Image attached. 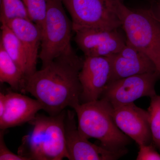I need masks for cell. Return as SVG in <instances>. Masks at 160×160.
<instances>
[{
	"instance_id": "6da1fadb",
	"label": "cell",
	"mask_w": 160,
	"mask_h": 160,
	"mask_svg": "<svg viewBox=\"0 0 160 160\" xmlns=\"http://www.w3.org/2000/svg\"><path fill=\"white\" fill-rule=\"evenodd\" d=\"M76 53L56 58L27 79L25 92L41 103L49 115L60 114L67 107L81 104L79 73L83 62Z\"/></svg>"
},
{
	"instance_id": "7a4b0ae2",
	"label": "cell",
	"mask_w": 160,
	"mask_h": 160,
	"mask_svg": "<svg viewBox=\"0 0 160 160\" xmlns=\"http://www.w3.org/2000/svg\"><path fill=\"white\" fill-rule=\"evenodd\" d=\"M66 111L55 116L37 114L29 122L32 129L23 138L18 154L29 160H69L64 127Z\"/></svg>"
},
{
	"instance_id": "3957f363",
	"label": "cell",
	"mask_w": 160,
	"mask_h": 160,
	"mask_svg": "<svg viewBox=\"0 0 160 160\" xmlns=\"http://www.w3.org/2000/svg\"><path fill=\"white\" fill-rule=\"evenodd\" d=\"M78 127L87 138H95L110 151L127 153L130 138L121 131L113 119L112 107L102 99L80 104L74 108Z\"/></svg>"
},
{
	"instance_id": "277c9868",
	"label": "cell",
	"mask_w": 160,
	"mask_h": 160,
	"mask_svg": "<svg viewBox=\"0 0 160 160\" xmlns=\"http://www.w3.org/2000/svg\"><path fill=\"white\" fill-rule=\"evenodd\" d=\"M119 11L127 42L149 58L160 74V22L149 9H131L122 1Z\"/></svg>"
},
{
	"instance_id": "5b68a950",
	"label": "cell",
	"mask_w": 160,
	"mask_h": 160,
	"mask_svg": "<svg viewBox=\"0 0 160 160\" xmlns=\"http://www.w3.org/2000/svg\"><path fill=\"white\" fill-rule=\"evenodd\" d=\"M47 9L42 27L39 58L42 67L57 58L74 54L71 46L72 22L64 9L62 0H47Z\"/></svg>"
},
{
	"instance_id": "8992f818",
	"label": "cell",
	"mask_w": 160,
	"mask_h": 160,
	"mask_svg": "<svg viewBox=\"0 0 160 160\" xmlns=\"http://www.w3.org/2000/svg\"><path fill=\"white\" fill-rule=\"evenodd\" d=\"M121 0H62L69 12L74 32L82 28L108 30L122 27L119 6Z\"/></svg>"
},
{
	"instance_id": "52a82bcc",
	"label": "cell",
	"mask_w": 160,
	"mask_h": 160,
	"mask_svg": "<svg viewBox=\"0 0 160 160\" xmlns=\"http://www.w3.org/2000/svg\"><path fill=\"white\" fill-rule=\"evenodd\" d=\"M160 78L158 72L136 75L108 83L100 99L112 107L134 102L140 98L156 95L155 85Z\"/></svg>"
},
{
	"instance_id": "ba28073f",
	"label": "cell",
	"mask_w": 160,
	"mask_h": 160,
	"mask_svg": "<svg viewBox=\"0 0 160 160\" xmlns=\"http://www.w3.org/2000/svg\"><path fill=\"white\" fill-rule=\"evenodd\" d=\"M121 28L77 29L73 32L75 41L85 57H108L119 52L127 43L126 34Z\"/></svg>"
},
{
	"instance_id": "9c48e42d",
	"label": "cell",
	"mask_w": 160,
	"mask_h": 160,
	"mask_svg": "<svg viewBox=\"0 0 160 160\" xmlns=\"http://www.w3.org/2000/svg\"><path fill=\"white\" fill-rule=\"evenodd\" d=\"M76 112L67 109L64 119L65 138L69 160H115L126 153L108 150L89 142L81 134L75 119Z\"/></svg>"
},
{
	"instance_id": "30bf717a",
	"label": "cell",
	"mask_w": 160,
	"mask_h": 160,
	"mask_svg": "<svg viewBox=\"0 0 160 160\" xmlns=\"http://www.w3.org/2000/svg\"><path fill=\"white\" fill-rule=\"evenodd\" d=\"M111 71L109 57H85L79 73L81 104L100 99L109 83Z\"/></svg>"
},
{
	"instance_id": "8fae6325",
	"label": "cell",
	"mask_w": 160,
	"mask_h": 160,
	"mask_svg": "<svg viewBox=\"0 0 160 160\" xmlns=\"http://www.w3.org/2000/svg\"><path fill=\"white\" fill-rule=\"evenodd\" d=\"M112 116L119 129L139 146L152 141L149 112L134 102L112 107Z\"/></svg>"
},
{
	"instance_id": "7c38bea8",
	"label": "cell",
	"mask_w": 160,
	"mask_h": 160,
	"mask_svg": "<svg viewBox=\"0 0 160 160\" xmlns=\"http://www.w3.org/2000/svg\"><path fill=\"white\" fill-rule=\"evenodd\" d=\"M109 57L111 71L108 83L132 76L157 71L150 59L127 41L119 52Z\"/></svg>"
},
{
	"instance_id": "4fadbf2b",
	"label": "cell",
	"mask_w": 160,
	"mask_h": 160,
	"mask_svg": "<svg viewBox=\"0 0 160 160\" xmlns=\"http://www.w3.org/2000/svg\"><path fill=\"white\" fill-rule=\"evenodd\" d=\"M5 112L0 118V129L21 126L33 119L38 112L43 109L42 106L36 99H32L14 92L6 94Z\"/></svg>"
},
{
	"instance_id": "5bb4252c",
	"label": "cell",
	"mask_w": 160,
	"mask_h": 160,
	"mask_svg": "<svg viewBox=\"0 0 160 160\" xmlns=\"http://www.w3.org/2000/svg\"><path fill=\"white\" fill-rule=\"evenodd\" d=\"M1 22L7 24L24 47L27 58V79L37 70L39 49L42 42V29L31 20L24 18H17Z\"/></svg>"
},
{
	"instance_id": "9a60e30c",
	"label": "cell",
	"mask_w": 160,
	"mask_h": 160,
	"mask_svg": "<svg viewBox=\"0 0 160 160\" xmlns=\"http://www.w3.org/2000/svg\"><path fill=\"white\" fill-rule=\"evenodd\" d=\"M26 75L0 45V82L9 84L13 90L25 92Z\"/></svg>"
},
{
	"instance_id": "2e32d148",
	"label": "cell",
	"mask_w": 160,
	"mask_h": 160,
	"mask_svg": "<svg viewBox=\"0 0 160 160\" xmlns=\"http://www.w3.org/2000/svg\"><path fill=\"white\" fill-rule=\"evenodd\" d=\"M0 45L17 64L26 75L27 79V61L22 45L14 32L4 22H1Z\"/></svg>"
},
{
	"instance_id": "e0dca14e",
	"label": "cell",
	"mask_w": 160,
	"mask_h": 160,
	"mask_svg": "<svg viewBox=\"0 0 160 160\" xmlns=\"http://www.w3.org/2000/svg\"><path fill=\"white\" fill-rule=\"evenodd\" d=\"M17 18L30 19L22 0H1V22Z\"/></svg>"
},
{
	"instance_id": "ac0fdd59",
	"label": "cell",
	"mask_w": 160,
	"mask_h": 160,
	"mask_svg": "<svg viewBox=\"0 0 160 160\" xmlns=\"http://www.w3.org/2000/svg\"><path fill=\"white\" fill-rule=\"evenodd\" d=\"M150 98L148 112L152 141L160 149V95L156 94Z\"/></svg>"
},
{
	"instance_id": "d6986e66",
	"label": "cell",
	"mask_w": 160,
	"mask_h": 160,
	"mask_svg": "<svg viewBox=\"0 0 160 160\" xmlns=\"http://www.w3.org/2000/svg\"><path fill=\"white\" fill-rule=\"evenodd\" d=\"M30 19L42 30L47 9V0H22Z\"/></svg>"
},
{
	"instance_id": "ffe728a7",
	"label": "cell",
	"mask_w": 160,
	"mask_h": 160,
	"mask_svg": "<svg viewBox=\"0 0 160 160\" xmlns=\"http://www.w3.org/2000/svg\"><path fill=\"white\" fill-rule=\"evenodd\" d=\"M5 130H0V160H29L22 156L15 154L8 149L4 141Z\"/></svg>"
},
{
	"instance_id": "44dd1931",
	"label": "cell",
	"mask_w": 160,
	"mask_h": 160,
	"mask_svg": "<svg viewBox=\"0 0 160 160\" xmlns=\"http://www.w3.org/2000/svg\"><path fill=\"white\" fill-rule=\"evenodd\" d=\"M137 160H160V154L150 144L139 146Z\"/></svg>"
},
{
	"instance_id": "7402d4cb",
	"label": "cell",
	"mask_w": 160,
	"mask_h": 160,
	"mask_svg": "<svg viewBox=\"0 0 160 160\" xmlns=\"http://www.w3.org/2000/svg\"><path fill=\"white\" fill-rule=\"evenodd\" d=\"M149 9L151 14L160 22V0H152Z\"/></svg>"
},
{
	"instance_id": "603a6c76",
	"label": "cell",
	"mask_w": 160,
	"mask_h": 160,
	"mask_svg": "<svg viewBox=\"0 0 160 160\" xmlns=\"http://www.w3.org/2000/svg\"><path fill=\"white\" fill-rule=\"evenodd\" d=\"M6 106V93L0 92V118H2L5 112Z\"/></svg>"
}]
</instances>
